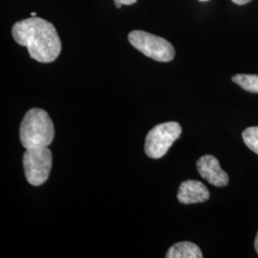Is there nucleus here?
Returning a JSON list of instances; mask_svg holds the SVG:
<instances>
[{
    "mask_svg": "<svg viewBox=\"0 0 258 258\" xmlns=\"http://www.w3.org/2000/svg\"><path fill=\"white\" fill-rule=\"evenodd\" d=\"M12 34L17 43L27 47L30 56L38 62H53L61 52L55 26L45 19L33 17L19 21L13 26Z\"/></svg>",
    "mask_w": 258,
    "mask_h": 258,
    "instance_id": "nucleus-1",
    "label": "nucleus"
},
{
    "mask_svg": "<svg viewBox=\"0 0 258 258\" xmlns=\"http://www.w3.org/2000/svg\"><path fill=\"white\" fill-rule=\"evenodd\" d=\"M54 137V123L46 111L40 108L28 111L19 129V138L23 148H47L52 144Z\"/></svg>",
    "mask_w": 258,
    "mask_h": 258,
    "instance_id": "nucleus-2",
    "label": "nucleus"
},
{
    "mask_svg": "<svg viewBox=\"0 0 258 258\" xmlns=\"http://www.w3.org/2000/svg\"><path fill=\"white\" fill-rule=\"evenodd\" d=\"M130 44L142 54L159 62H169L175 56L174 47L163 37L135 30L128 35Z\"/></svg>",
    "mask_w": 258,
    "mask_h": 258,
    "instance_id": "nucleus-3",
    "label": "nucleus"
},
{
    "mask_svg": "<svg viewBox=\"0 0 258 258\" xmlns=\"http://www.w3.org/2000/svg\"><path fill=\"white\" fill-rule=\"evenodd\" d=\"M182 127L176 121L157 124L147 135L145 152L151 159L165 156L169 148L181 136Z\"/></svg>",
    "mask_w": 258,
    "mask_h": 258,
    "instance_id": "nucleus-4",
    "label": "nucleus"
},
{
    "mask_svg": "<svg viewBox=\"0 0 258 258\" xmlns=\"http://www.w3.org/2000/svg\"><path fill=\"white\" fill-rule=\"evenodd\" d=\"M52 164V152L48 147L26 149L23 166L28 182L35 186L44 184L50 175Z\"/></svg>",
    "mask_w": 258,
    "mask_h": 258,
    "instance_id": "nucleus-5",
    "label": "nucleus"
},
{
    "mask_svg": "<svg viewBox=\"0 0 258 258\" xmlns=\"http://www.w3.org/2000/svg\"><path fill=\"white\" fill-rule=\"evenodd\" d=\"M199 174L214 186H225L229 184V175L222 169L219 161L212 155H204L197 161Z\"/></svg>",
    "mask_w": 258,
    "mask_h": 258,
    "instance_id": "nucleus-6",
    "label": "nucleus"
},
{
    "mask_svg": "<svg viewBox=\"0 0 258 258\" xmlns=\"http://www.w3.org/2000/svg\"><path fill=\"white\" fill-rule=\"evenodd\" d=\"M177 198L184 205L204 203L209 200L210 191L208 187L196 180H187L180 184Z\"/></svg>",
    "mask_w": 258,
    "mask_h": 258,
    "instance_id": "nucleus-7",
    "label": "nucleus"
},
{
    "mask_svg": "<svg viewBox=\"0 0 258 258\" xmlns=\"http://www.w3.org/2000/svg\"><path fill=\"white\" fill-rule=\"evenodd\" d=\"M166 258H202L200 248L191 242H180L174 244L167 250Z\"/></svg>",
    "mask_w": 258,
    "mask_h": 258,
    "instance_id": "nucleus-8",
    "label": "nucleus"
},
{
    "mask_svg": "<svg viewBox=\"0 0 258 258\" xmlns=\"http://www.w3.org/2000/svg\"><path fill=\"white\" fill-rule=\"evenodd\" d=\"M232 82L248 92L258 94L257 75H235L232 77Z\"/></svg>",
    "mask_w": 258,
    "mask_h": 258,
    "instance_id": "nucleus-9",
    "label": "nucleus"
},
{
    "mask_svg": "<svg viewBox=\"0 0 258 258\" xmlns=\"http://www.w3.org/2000/svg\"><path fill=\"white\" fill-rule=\"evenodd\" d=\"M245 145L258 155V126L245 129L242 133Z\"/></svg>",
    "mask_w": 258,
    "mask_h": 258,
    "instance_id": "nucleus-10",
    "label": "nucleus"
},
{
    "mask_svg": "<svg viewBox=\"0 0 258 258\" xmlns=\"http://www.w3.org/2000/svg\"><path fill=\"white\" fill-rule=\"evenodd\" d=\"M117 2H120L122 5H132L137 2V0H115Z\"/></svg>",
    "mask_w": 258,
    "mask_h": 258,
    "instance_id": "nucleus-11",
    "label": "nucleus"
},
{
    "mask_svg": "<svg viewBox=\"0 0 258 258\" xmlns=\"http://www.w3.org/2000/svg\"><path fill=\"white\" fill-rule=\"evenodd\" d=\"M231 1L237 5H245V4L250 2L251 0H231Z\"/></svg>",
    "mask_w": 258,
    "mask_h": 258,
    "instance_id": "nucleus-12",
    "label": "nucleus"
},
{
    "mask_svg": "<svg viewBox=\"0 0 258 258\" xmlns=\"http://www.w3.org/2000/svg\"><path fill=\"white\" fill-rule=\"evenodd\" d=\"M254 248H255V250H256V252H257L258 254V232L257 235H256V238H255V242H254Z\"/></svg>",
    "mask_w": 258,
    "mask_h": 258,
    "instance_id": "nucleus-13",
    "label": "nucleus"
},
{
    "mask_svg": "<svg viewBox=\"0 0 258 258\" xmlns=\"http://www.w3.org/2000/svg\"><path fill=\"white\" fill-rule=\"evenodd\" d=\"M121 3H120V2H117V1H115V6L118 8V9H120V8H121Z\"/></svg>",
    "mask_w": 258,
    "mask_h": 258,
    "instance_id": "nucleus-14",
    "label": "nucleus"
},
{
    "mask_svg": "<svg viewBox=\"0 0 258 258\" xmlns=\"http://www.w3.org/2000/svg\"><path fill=\"white\" fill-rule=\"evenodd\" d=\"M31 16L35 18V17H37V13H32V14H31Z\"/></svg>",
    "mask_w": 258,
    "mask_h": 258,
    "instance_id": "nucleus-15",
    "label": "nucleus"
},
{
    "mask_svg": "<svg viewBox=\"0 0 258 258\" xmlns=\"http://www.w3.org/2000/svg\"><path fill=\"white\" fill-rule=\"evenodd\" d=\"M199 1H202V2H204V1H208V0H199Z\"/></svg>",
    "mask_w": 258,
    "mask_h": 258,
    "instance_id": "nucleus-16",
    "label": "nucleus"
}]
</instances>
